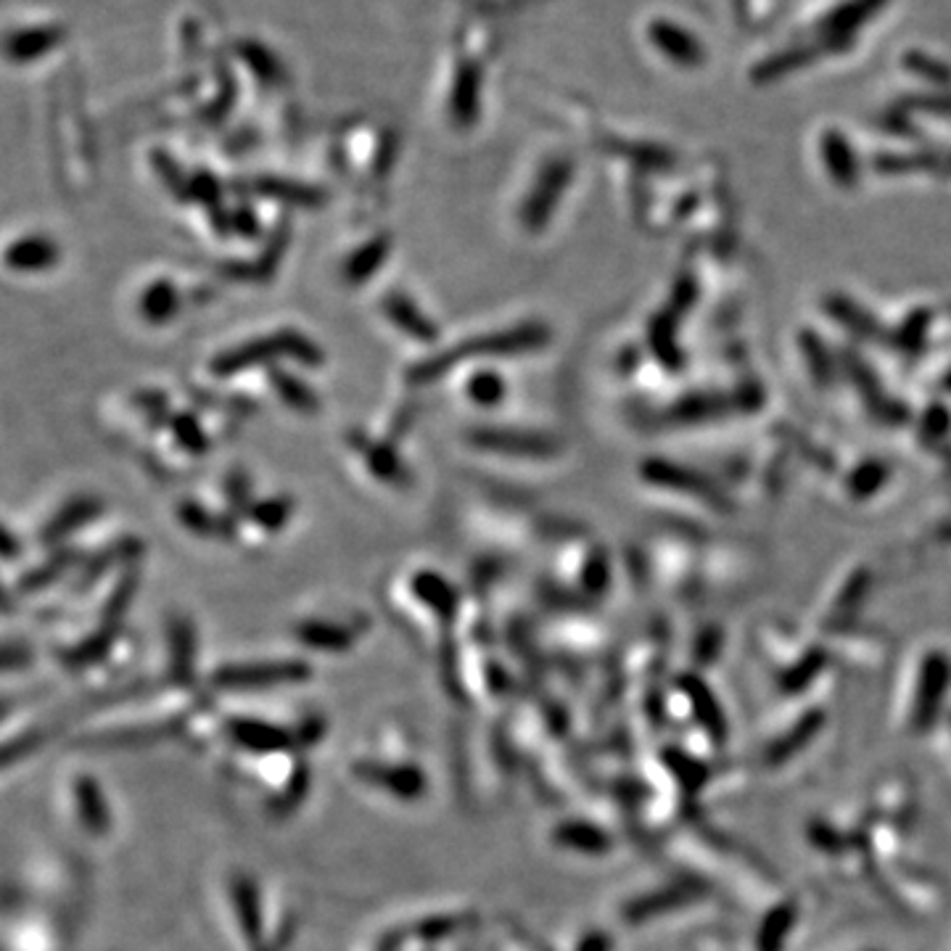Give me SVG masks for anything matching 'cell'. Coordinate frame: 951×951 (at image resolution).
Listing matches in <instances>:
<instances>
[{"mask_svg":"<svg viewBox=\"0 0 951 951\" xmlns=\"http://www.w3.org/2000/svg\"><path fill=\"white\" fill-rule=\"evenodd\" d=\"M275 357H296L299 362L307 365H320V349L315 344L299 336V333H278L270 339L249 341L236 349H228L214 360L212 370L217 376H233L241 370H249L251 365H262V362L273 360Z\"/></svg>","mask_w":951,"mask_h":951,"instance_id":"6da1fadb","label":"cell"},{"mask_svg":"<svg viewBox=\"0 0 951 951\" xmlns=\"http://www.w3.org/2000/svg\"><path fill=\"white\" fill-rule=\"evenodd\" d=\"M310 677V666L302 661H257V664H228L214 671V687L222 690H259V687L291 685Z\"/></svg>","mask_w":951,"mask_h":951,"instance_id":"7a4b0ae2","label":"cell"},{"mask_svg":"<svg viewBox=\"0 0 951 951\" xmlns=\"http://www.w3.org/2000/svg\"><path fill=\"white\" fill-rule=\"evenodd\" d=\"M951 679V664L944 653H928L920 669L917 682V698L912 708V727L917 732H928L938 719L941 703H944L946 687Z\"/></svg>","mask_w":951,"mask_h":951,"instance_id":"3957f363","label":"cell"},{"mask_svg":"<svg viewBox=\"0 0 951 951\" xmlns=\"http://www.w3.org/2000/svg\"><path fill=\"white\" fill-rule=\"evenodd\" d=\"M473 444L481 450L516 455V458H547L555 452V442L547 436L526 434V431H505V428H484L473 434Z\"/></svg>","mask_w":951,"mask_h":951,"instance_id":"277c9868","label":"cell"},{"mask_svg":"<svg viewBox=\"0 0 951 951\" xmlns=\"http://www.w3.org/2000/svg\"><path fill=\"white\" fill-rule=\"evenodd\" d=\"M72 785V814L80 822L82 833H88L90 838H101L109 833L111 819L109 809H106L101 790H98L96 780L88 775H77Z\"/></svg>","mask_w":951,"mask_h":951,"instance_id":"5b68a950","label":"cell"},{"mask_svg":"<svg viewBox=\"0 0 951 951\" xmlns=\"http://www.w3.org/2000/svg\"><path fill=\"white\" fill-rule=\"evenodd\" d=\"M6 265L16 273H45L59 265V246L45 236H24L8 246Z\"/></svg>","mask_w":951,"mask_h":951,"instance_id":"8992f818","label":"cell"},{"mask_svg":"<svg viewBox=\"0 0 951 951\" xmlns=\"http://www.w3.org/2000/svg\"><path fill=\"white\" fill-rule=\"evenodd\" d=\"M568 170H571V167H568L566 162H558L550 167V172L542 175L537 191L531 193V199L526 201L524 212H521L526 228H539V225L547 220V214H553L550 209L555 207V201L561 199L563 185H566L568 175H571Z\"/></svg>","mask_w":951,"mask_h":951,"instance_id":"52a82bcc","label":"cell"},{"mask_svg":"<svg viewBox=\"0 0 951 951\" xmlns=\"http://www.w3.org/2000/svg\"><path fill=\"white\" fill-rule=\"evenodd\" d=\"M648 35L658 51H664L671 61H677L682 67H698L703 61V48L682 27H674V24L658 19V22L650 24Z\"/></svg>","mask_w":951,"mask_h":951,"instance_id":"ba28073f","label":"cell"},{"mask_svg":"<svg viewBox=\"0 0 951 951\" xmlns=\"http://www.w3.org/2000/svg\"><path fill=\"white\" fill-rule=\"evenodd\" d=\"M883 3L885 0H851V3H843L841 8H835L833 14L825 19V24H822L827 43H846L848 35H851L856 27H862L875 11H880Z\"/></svg>","mask_w":951,"mask_h":951,"instance_id":"9c48e42d","label":"cell"},{"mask_svg":"<svg viewBox=\"0 0 951 951\" xmlns=\"http://www.w3.org/2000/svg\"><path fill=\"white\" fill-rule=\"evenodd\" d=\"M695 896H698V888H690V885H674V888L648 893V896L632 901V904L627 907V912H624V917L632 922H642L653 915H661V912L682 907V904H687V901H693Z\"/></svg>","mask_w":951,"mask_h":951,"instance_id":"30bf717a","label":"cell"},{"mask_svg":"<svg viewBox=\"0 0 951 951\" xmlns=\"http://www.w3.org/2000/svg\"><path fill=\"white\" fill-rule=\"evenodd\" d=\"M384 310L391 323L402 328L405 333H410V336H415V341H431L436 336L434 325L423 320L421 312L415 310V304L410 299H405V294H389V299L384 302Z\"/></svg>","mask_w":951,"mask_h":951,"instance_id":"8fae6325","label":"cell"},{"mask_svg":"<svg viewBox=\"0 0 951 951\" xmlns=\"http://www.w3.org/2000/svg\"><path fill=\"white\" fill-rule=\"evenodd\" d=\"M177 304H180L177 288L170 281H156L143 291L141 315L146 323L162 325L172 320V315L177 312Z\"/></svg>","mask_w":951,"mask_h":951,"instance_id":"7c38bea8","label":"cell"},{"mask_svg":"<svg viewBox=\"0 0 951 951\" xmlns=\"http://www.w3.org/2000/svg\"><path fill=\"white\" fill-rule=\"evenodd\" d=\"M555 841L566 848L584 851V854H603V851L611 848L608 835L595 825H587V822H566V825L555 830Z\"/></svg>","mask_w":951,"mask_h":951,"instance_id":"4fadbf2b","label":"cell"},{"mask_svg":"<svg viewBox=\"0 0 951 951\" xmlns=\"http://www.w3.org/2000/svg\"><path fill=\"white\" fill-rule=\"evenodd\" d=\"M296 632H299V640L317 650H341L349 648V642H352V632L347 627H341V624L336 627V624L323 619L302 621Z\"/></svg>","mask_w":951,"mask_h":951,"instance_id":"5bb4252c","label":"cell"},{"mask_svg":"<svg viewBox=\"0 0 951 951\" xmlns=\"http://www.w3.org/2000/svg\"><path fill=\"white\" fill-rule=\"evenodd\" d=\"M793 922H796V907L793 904H777L761 922L759 936H756L759 951H782Z\"/></svg>","mask_w":951,"mask_h":951,"instance_id":"9a60e30c","label":"cell"},{"mask_svg":"<svg viewBox=\"0 0 951 951\" xmlns=\"http://www.w3.org/2000/svg\"><path fill=\"white\" fill-rule=\"evenodd\" d=\"M819 727H822L819 714H809L806 719H801V722H798L796 727L785 735V738H780L775 745H772V748H769L767 753L769 764H782V761L790 759V756H796V753L801 751V748H804L814 735H817Z\"/></svg>","mask_w":951,"mask_h":951,"instance_id":"2e32d148","label":"cell"},{"mask_svg":"<svg viewBox=\"0 0 951 951\" xmlns=\"http://www.w3.org/2000/svg\"><path fill=\"white\" fill-rule=\"evenodd\" d=\"M822 156H825L830 175L843 185H851L856 180V162L851 156V148L838 133H827L822 138Z\"/></svg>","mask_w":951,"mask_h":951,"instance_id":"e0dca14e","label":"cell"},{"mask_svg":"<svg viewBox=\"0 0 951 951\" xmlns=\"http://www.w3.org/2000/svg\"><path fill=\"white\" fill-rule=\"evenodd\" d=\"M270 376H273V389H278L286 407H291L296 413H315L317 407H320V399H317L315 391L307 384H302L299 378L294 381V378L283 373V370H275Z\"/></svg>","mask_w":951,"mask_h":951,"instance_id":"ac0fdd59","label":"cell"},{"mask_svg":"<svg viewBox=\"0 0 951 951\" xmlns=\"http://www.w3.org/2000/svg\"><path fill=\"white\" fill-rule=\"evenodd\" d=\"M98 510H101V505H98L96 500H90V497L74 500L72 505H67L59 516L53 518L51 526H48V537L45 539H48V542H56V539L67 537V534H72L80 524H88L90 518H96Z\"/></svg>","mask_w":951,"mask_h":951,"instance_id":"d6986e66","label":"cell"},{"mask_svg":"<svg viewBox=\"0 0 951 951\" xmlns=\"http://www.w3.org/2000/svg\"><path fill=\"white\" fill-rule=\"evenodd\" d=\"M811 59H814V51H809V48H788V51L775 53V56H769L767 61H761L756 72H753V80H777V77L793 72V69L806 67V61Z\"/></svg>","mask_w":951,"mask_h":951,"instance_id":"ffe728a7","label":"cell"},{"mask_svg":"<svg viewBox=\"0 0 951 951\" xmlns=\"http://www.w3.org/2000/svg\"><path fill=\"white\" fill-rule=\"evenodd\" d=\"M386 254H389V238H376L370 241L362 251H357L347 262V278L352 283H365L370 275L376 273V267L384 265Z\"/></svg>","mask_w":951,"mask_h":951,"instance_id":"44dd1931","label":"cell"},{"mask_svg":"<svg viewBox=\"0 0 951 951\" xmlns=\"http://www.w3.org/2000/svg\"><path fill=\"white\" fill-rule=\"evenodd\" d=\"M645 476L653 481H664V484H671L674 489H685L690 494H701V497H708L711 494V487H708L706 481L701 476H695L690 471H682V468H674V465L666 463H648L645 468Z\"/></svg>","mask_w":951,"mask_h":951,"instance_id":"7402d4cb","label":"cell"},{"mask_svg":"<svg viewBox=\"0 0 951 951\" xmlns=\"http://www.w3.org/2000/svg\"><path fill=\"white\" fill-rule=\"evenodd\" d=\"M687 693L693 698V706L698 708V716H701V722L706 724V730L714 735V738H724V719H722V708L719 703L714 701V695L708 693L706 687L701 682H695V679H687L685 682Z\"/></svg>","mask_w":951,"mask_h":951,"instance_id":"603a6c76","label":"cell"},{"mask_svg":"<svg viewBox=\"0 0 951 951\" xmlns=\"http://www.w3.org/2000/svg\"><path fill=\"white\" fill-rule=\"evenodd\" d=\"M360 447V444H357ZM362 455L368 460V468L376 473L378 479L391 481V484H399V481H405V468L397 463V458L386 450L384 444L376 442H362Z\"/></svg>","mask_w":951,"mask_h":951,"instance_id":"cb8c5ba5","label":"cell"},{"mask_svg":"<svg viewBox=\"0 0 951 951\" xmlns=\"http://www.w3.org/2000/svg\"><path fill=\"white\" fill-rule=\"evenodd\" d=\"M468 397L481 407H492L497 405L502 397H505V384H502V378L492 370H479V373H473L471 384H468Z\"/></svg>","mask_w":951,"mask_h":951,"instance_id":"d4e9b609","label":"cell"},{"mask_svg":"<svg viewBox=\"0 0 951 951\" xmlns=\"http://www.w3.org/2000/svg\"><path fill=\"white\" fill-rule=\"evenodd\" d=\"M904 67H907L909 72L925 77V80L936 82V85H949L951 82V69L946 67V64H941V61L930 59V56H925V53L920 51L907 53V56H904Z\"/></svg>","mask_w":951,"mask_h":951,"instance_id":"484cf974","label":"cell"},{"mask_svg":"<svg viewBox=\"0 0 951 951\" xmlns=\"http://www.w3.org/2000/svg\"><path fill=\"white\" fill-rule=\"evenodd\" d=\"M172 428H175L177 442L183 444L188 452H196V455H201V452L207 450L204 434H201V428L196 426V421H193V418H188V415H177L175 426H172Z\"/></svg>","mask_w":951,"mask_h":951,"instance_id":"4316f807","label":"cell"},{"mask_svg":"<svg viewBox=\"0 0 951 951\" xmlns=\"http://www.w3.org/2000/svg\"><path fill=\"white\" fill-rule=\"evenodd\" d=\"M819 664H822V658L814 653V658H809V661H801L796 669L790 671L788 677H785V682H782V687H785L788 693H796V690L806 687L811 682V674L819 669Z\"/></svg>","mask_w":951,"mask_h":951,"instance_id":"83f0119b","label":"cell"},{"mask_svg":"<svg viewBox=\"0 0 951 951\" xmlns=\"http://www.w3.org/2000/svg\"><path fill=\"white\" fill-rule=\"evenodd\" d=\"M288 513H291V508H288V502L283 500H270L257 505V518L267 526V531L278 529L288 518Z\"/></svg>","mask_w":951,"mask_h":951,"instance_id":"f1b7e54d","label":"cell"},{"mask_svg":"<svg viewBox=\"0 0 951 951\" xmlns=\"http://www.w3.org/2000/svg\"><path fill=\"white\" fill-rule=\"evenodd\" d=\"M677 772L682 777H685V782L687 785H701V780H703V769L698 767V764H695V761H690V759H685V756H677Z\"/></svg>","mask_w":951,"mask_h":951,"instance_id":"f546056e","label":"cell"},{"mask_svg":"<svg viewBox=\"0 0 951 951\" xmlns=\"http://www.w3.org/2000/svg\"><path fill=\"white\" fill-rule=\"evenodd\" d=\"M579 951H611V938L605 936V933H590V936L582 941Z\"/></svg>","mask_w":951,"mask_h":951,"instance_id":"4dcf8cb0","label":"cell"},{"mask_svg":"<svg viewBox=\"0 0 951 951\" xmlns=\"http://www.w3.org/2000/svg\"><path fill=\"white\" fill-rule=\"evenodd\" d=\"M949 164H951V162H949Z\"/></svg>","mask_w":951,"mask_h":951,"instance_id":"1f68e13d","label":"cell"}]
</instances>
